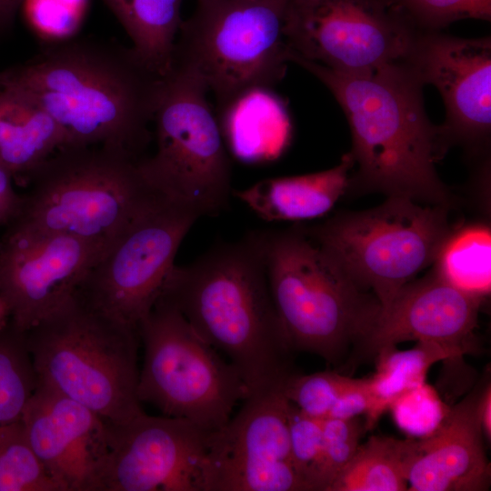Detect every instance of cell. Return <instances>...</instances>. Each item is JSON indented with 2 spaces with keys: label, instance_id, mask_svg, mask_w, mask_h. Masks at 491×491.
<instances>
[{
  "label": "cell",
  "instance_id": "obj_35",
  "mask_svg": "<svg viewBox=\"0 0 491 491\" xmlns=\"http://www.w3.org/2000/svg\"><path fill=\"white\" fill-rule=\"evenodd\" d=\"M369 406L368 378H356L350 386L341 393L326 418L351 419L366 415Z\"/></svg>",
  "mask_w": 491,
  "mask_h": 491
},
{
  "label": "cell",
  "instance_id": "obj_11",
  "mask_svg": "<svg viewBox=\"0 0 491 491\" xmlns=\"http://www.w3.org/2000/svg\"><path fill=\"white\" fill-rule=\"evenodd\" d=\"M198 218L158 197L107 247L76 292L95 308L138 330Z\"/></svg>",
  "mask_w": 491,
  "mask_h": 491
},
{
  "label": "cell",
  "instance_id": "obj_38",
  "mask_svg": "<svg viewBox=\"0 0 491 491\" xmlns=\"http://www.w3.org/2000/svg\"><path fill=\"white\" fill-rule=\"evenodd\" d=\"M23 2L24 0H0V35L12 27Z\"/></svg>",
  "mask_w": 491,
  "mask_h": 491
},
{
  "label": "cell",
  "instance_id": "obj_31",
  "mask_svg": "<svg viewBox=\"0 0 491 491\" xmlns=\"http://www.w3.org/2000/svg\"><path fill=\"white\" fill-rule=\"evenodd\" d=\"M356 380L335 371L309 375L293 373L282 389L286 397L301 412L325 419L341 393Z\"/></svg>",
  "mask_w": 491,
  "mask_h": 491
},
{
  "label": "cell",
  "instance_id": "obj_23",
  "mask_svg": "<svg viewBox=\"0 0 491 491\" xmlns=\"http://www.w3.org/2000/svg\"><path fill=\"white\" fill-rule=\"evenodd\" d=\"M116 16L139 56L165 76L182 23L183 0H103Z\"/></svg>",
  "mask_w": 491,
  "mask_h": 491
},
{
  "label": "cell",
  "instance_id": "obj_2",
  "mask_svg": "<svg viewBox=\"0 0 491 491\" xmlns=\"http://www.w3.org/2000/svg\"><path fill=\"white\" fill-rule=\"evenodd\" d=\"M287 55L289 62L329 89L346 117L352 136L349 153L357 165L346 193H381L426 205L454 206V197L435 167L442 155L437 125L425 109V85L407 60L346 74L289 49Z\"/></svg>",
  "mask_w": 491,
  "mask_h": 491
},
{
  "label": "cell",
  "instance_id": "obj_7",
  "mask_svg": "<svg viewBox=\"0 0 491 491\" xmlns=\"http://www.w3.org/2000/svg\"><path fill=\"white\" fill-rule=\"evenodd\" d=\"M208 89L189 68L173 65L155 113V151L138 162L160 196L198 217L226 209L232 167Z\"/></svg>",
  "mask_w": 491,
  "mask_h": 491
},
{
  "label": "cell",
  "instance_id": "obj_30",
  "mask_svg": "<svg viewBox=\"0 0 491 491\" xmlns=\"http://www.w3.org/2000/svg\"><path fill=\"white\" fill-rule=\"evenodd\" d=\"M366 431L359 416L323 420L322 453L315 478V491H327L339 473L355 456Z\"/></svg>",
  "mask_w": 491,
  "mask_h": 491
},
{
  "label": "cell",
  "instance_id": "obj_25",
  "mask_svg": "<svg viewBox=\"0 0 491 491\" xmlns=\"http://www.w3.org/2000/svg\"><path fill=\"white\" fill-rule=\"evenodd\" d=\"M416 438L372 436L327 491H406Z\"/></svg>",
  "mask_w": 491,
  "mask_h": 491
},
{
  "label": "cell",
  "instance_id": "obj_27",
  "mask_svg": "<svg viewBox=\"0 0 491 491\" xmlns=\"http://www.w3.org/2000/svg\"><path fill=\"white\" fill-rule=\"evenodd\" d=\"M37 385L26 333L9 321L0 329V426L21 419Z\"/></svg>",
  "mask_w": 491,
  "mask_h": 491
},
{
  "label": "cell",
  "instance_id": "obj_9",
  "mask_svg": "<svg viewBox=\"0 0 491 491\" xmlns=\"http://www.w3.org/2000/svg\"><path fill=\"white\" fill-rule=\"evenodd\" d=\"M449 210L391 196L376 207L340 213L302 229L359 289L371 290L384 306L434 263L455 228Z\"/></svg>",
  "mask_w": 491,
  "mask_h": 491
},
{
  "label": "cell",
  "instance_id": "obj_21",
  "mask_svg": "<svg viewBox=\"0 0 491 491\" xmlns=\"http://www.w3.org/2000/svg\"><path fill=\"white\" fill-rule=\"evenodd\" d=\"M64 145L54 118L19 88L0 86V165L19 184Z\"/></svg>",
  "mask_w": 491,
  "mask_h": 491
},
{
  "label": "cell",
  "instance_id": "obj_19",
  "mask_svg": "<svg viewBox=\"0 0 491 491\" xmlns=\"http://www.w3.org/2000/svg\"><path fill=\"white\" fill-rule=\"evenodd\" d=\"M478 392L449 408L432 434L416 438L407 476L408 491L489 488L491 467L476 410Z\"/></svg>",
  "mask_w": 491,
  "mask_h": 491
},
{
  "label": "cell",
  "instance_id": "obj_6",
  "mask_svg": "<svg viewBox=\"0 0 491 491\" xmlns=\"http://www.w3.org/2000/svg\"><path fill=\"white\" fill-rule=\"evenodd\" d=\"M259 235L271 296L291 347L339 362L367 332L378 300L302 228Z\"/></svg>",
  "mask_w": 491,
  "mask_h": 491
},
{
  "label": "cell",
  "instance_id": "obj_24",
  "mask_svg": "<svg viewBox=\"0 0 491 491\" xmlns=\"http://www.w3.org/2000/svg\"><path fill=\"white\" fill-rule=\"evenodd\" d=\"M375 358L376 372L367 377L370 406L365 415L366 430L376 424L397 397L424 384L434 364L461 357L437 343L416 341L411 349L398 351L393 346L380 351Z\"/></svg>",
  "mask_w": 491,
  "mask_h": 491
},
{
  "label": "cell",
  "instance_id": "obj_17",
  "mask_svg": "<svg viewBox=\"0 0 491 491\" xmlns=\"http://www.w3.org/2000/svg\"><path fill=\"white\" fill-rule=\"evenodd\" d=\"M21 420L60 491H103L108 445L105 421L100 416L38 384Z\"/></svg>",
  "mask_w": 491,
  "mask_h": 491
},
{
  "label": "cell",
  "instance_id": "obj_4",
  "mask_svg": "<svg viewBox=\"0 0 491 491\" xmlns=\"http://www.w3.org/2000/svg\"><path fill=\"white\" fill-rule=\"evenodd\" d=\"M25 333L38 384L106 422L121 423L144 412L137 396L136 328L75 292Z\"/></svg>",
  "mask_w": 491,
  "mask_h": 491
},
{
  "label": "cell",
  "instance_id": "obj_29",
  "mask_svg": "<svg viewBox=\"0 0 491 491\" xmlns=\"http://www.w3.org/2000/svg\"><path fill=\"white\" fill-rule=\"evenodd\" d=\"M418 32L441 31L463 19L491 20V0H382Z\"/></svg>",
  "mask_w": 491,
  "mask_h": 491
},
{
  "label": "cell",
  "instance_id": "obj_28",
  "mask_svg": "<svg viewBox=\"0 0 491 491\" xmlns=\"http://www.w3.org/2000/svg\"><path fill=\"white\" fill-rule=\"evenodd\" d=\"M0 491H60L33 449L21 419L0 426Z\"/></svg>",
  "mask_w": 491,
  "mask_h": 491
},
{
  "label": "cell",
  "instance_id": "obj_32",
  "mask_svg": "<svg viewBox=\"0 0 491 491\" xmlns=\"http://www.w3.org/2000/svg\"><path fill=\"white\" fill-rule=\"evenodd\" d=\"M89 0H24L27 23L44 42H58L75 36Z\"/></svg>",
  "mask_w": 491,
  "mask_h": 491
},
{
  "label": "cell",
  "instance_id": "obj_37",
  "mask_svg": "<svg viewBox=\"0 0 491 491\" xmlns=\"http://www.w3.org/2000/svg\"><path fill=\"white\" fill-rule=\"evenodd\" d=\"M476 416L484 436L491 440V386L488 382L479 392L476 400Z\"/></svg>",
  "mask_w": 491,
  "mask_h": 491
},
{
  "label": "cell",
  "instance_id": "obj_10",
  "mask_svg": "<svg viewBox=\"0 0 491 491\" xmlns=\"http://www.w3.org/2000/svg\"><path fill=\"white\" fill-rule=\"evenodd\" d=\"M138 334L144 346L137 386L141 403L212 432L246 399L237 370L168 302L157 298Z\"/></svg>",
  "mask_w": 491,
  "mask_h": 491
},
{
  "label": "cell",
  "instance_id": "obj_16",
  "mask_svg": "<svg viewBox=\"0 0 491 491\" xmlns=\"http://www.w3.org/2000/svg\"><path fill=\"white\" fill-rule=\"evenodd\" d=\"M105 250L74 235L7 225L0 240V296L10 321L30 329L77 291Z\"/></svg>",
  "mask_w": 491,
  "mask_h": 491
},
{
  "label": "cell",
  "instance_id": "obj_20",
  "mask_svg": "<svg viewBox=\"0 0 491 491\" xmlns=\"http://www.w3.org/2000/svg\"><path fill=\"white\" fill-rule=\"evenodd\" d=\"M355 162L348 152L336 166L316 173L260 180L233 195L265 221H299L327 214L346 193Z\"/></svg>",
  "mask_w": 491,
  "mask_h": 491
},
{
  "label": "cell",
  "instance_id": "obj_15",
  "mask_svg": "<svg viewBox=\"0 0 491 491\" xmlns=\"http://www.w3.org/2000/svg\"><path fill=\"white\" fill-rule=\"evenodd\" d=\"M407 61L424 85L440 93L445 121L437 125L443 157L452 145L486 156L491 137V38L420 32Z\"/></svg>",
  "mask_w": 491,
  "mask_h": 491
},
{
  "label": "cell",
  "instance_id": "obj_36",
  "mask_svg": "<svg viewBox=\"0 0 491 491\" xmlns=\"http://www.w3.org/2000/svg\"><path fill=\"white\" fill-rule=\"evenodd\" d=\"M12 175L0 165V226L8 225L19 213L23 195H19L13 185Z\"/></svg>",
  "mask_w": 491,
  "mask_h": 491
},
{
  "label": "cell",
  "instance_id": "obj_26",
  "mask_svg": "<svg viewBox=\"0 0 491 491\" xmlns=\"http://www.w3.org/2000/svg\"><path fill=\"white\" fill-rule=\"evenodd\" d=\"M433 271L457 289L482 299L491 286V231L486 224L454 228L444 242Z\"/></svg>",
  "mask_w": 491,
  "mask_h": 491
},
{
  "label": "cell",
  "instance_id": "obj_1",
  "mask_svg": "<svg viewBox=\"0 0 491 491\" xmlns=\"http://www.w3.org/2000/svg\"><path fill=\"white\" fill-rule=\"evenodd\" d=\"M164 77L135 51L91 36L45 42L30 60L0 72L58 125L63 147L103 146L141 160Z\"/></svg>",
  "mask_w": 491,
  "mask_h": 491
},
{
  "label": "cell",
  "instance_id": "obj_33",
  "mask_svg": "<svg viewBox=\"0 0 491 491\" xmlns=\"http://www.w3.org/2000/svg\"><path fill=\"white\" fill-rule=\"evenodd\" d=\"M388 409L398 427L413 438L432 434L449 410L426 383L401 395Z\"/></svg>",
  "mask_w": 491,
  "mask_h": 491
},
{
  "label": "cell",
  "instance_id": "obj_3",
  "mask_svg": "<svg viewBox=\"0 0 491 491\" xmlns=\"http://www.w3.org/2000/svg\"><path fill=\"white\" fill-rule=\"evenodd\" d=\"M158 298L237 370L246 397L281 387L293 348L275 306L259 232L174 266Z\"/></svg>",
  "mask_w": 491,
  "mask_h": 491
},
{
  "label": "cell",
  "instance_id": "obj_14",
  "mask_svg": "<svg viewBox=\"0 0 491 491\" xmlns=\"http://www.w3.org/2000/svg\"><path fill=\"white\" fill-rule=\"evenodd\" d=\"M105 426L103 491H206L209 431L185 419L145 412Z\"/></svg>",
  "mask_w": 491,
  "mask_h": 491
},
{
  "label": "cell",
  "instance_id": "obj_5",
  "mask_svg": "<svg viewBox=\"0 0 491 491\" xmlns=\"http://www.w3.org/2000/svg\"><path fill=\"white\" fill-rule=\"evenodd\" d=\"M139 160L103 146L62 147L29 176L6 225L65 234L107 247L158 197Z\"/></svg>",
  "mask_w": 491,
  "mask_h": 491
},
{
  "label": "cell",
  "instance_id": "obj_18",
  "mask_svg": "<svg viewBox=\"0 0 491 491\" xmlns=\"http://www.w3.org/2000/svg\"><path fill=\"white\" fill-rule=\"evenodd\" d=\"M480 298L453 286L433 270L405 285L380 309L356 346L361 357L405 341L437 343L462 357L474 350Z\"/></svg>",
  "mask_w": 491,
  "mask_h": 491
},
{
  "label": "cell",
  "instance_id": "obj_13",
  "mask_svg": "<svg viewBox=\"0 0 491 491\" xmlns=\"http://www.w3.org/2000/svg\"><path fill=\"white\" fill-rule=\"evenodd\" d=\"M282 386L247 396L209 433L206 491H308L292 461L290 401Z\"/></svg>",
  "mask_w": 491,
  "mask_h": 491
},
{
  "label": "cell",
  "instance_id": "obj_8",
  "mask_svg": "<svg viewBox=\"0 0 491 491\" xmlns=\"http://www.w3.org/2000/svg\"><path fill=\"white\" fill-rule=\"evenodd\" d=\"M287 1L197 0L181 23L172 65L195 72L218 109L249 89L272 88L288 63Z\"/></svg>",
  "mask_w": 491,
  "mask_h": 491
},
{
  "label": "cell",
  "instance_id": "obj_34",
  "mask_svg": "<svg viewBox=\"0 0 491 491\" xmlns=\"http://www.w3.org/2000/svg\"><path fill=\"white\" fill-rule=\"evenodd\" d=\"M323 420L304 414L290 402L291 457L308 491H315V478L323 446Z\"/></svg>",
  "mask_w": 491,
  "mask_h": 491
},
{
  "label": "cell",
  "instance_id": "obj_12",
  "mask_svg": "<svg viewBox=\"0 0 491 491\" xmlns=\"http://www.w3.org/2000/svg\"><path fill=\"white\" fill-rule=\"evenodd\" d=\"M419 33L382 0H288L286 9L288 49L346 74L407 60Z\"/></svg>",
  "mask_w": 491,
  "mask_h": 491
},
{
  "label": "cell",
  "instance_id": "obj_22",
  "mask_svg": "<svg viewBox=\"0 0 491 491\" xmlns=\"http://www.w3.org/2000/svg\"><path fill=\"white\" fill-rule=\"evenodd\" d=\"M218 110L225 144L240 161H272L286 149L291 138L289 117L272 88L249 89Z\"/></svg>",
  "mask_w": 491,
  "mask_h": 491
}]
</instances>
